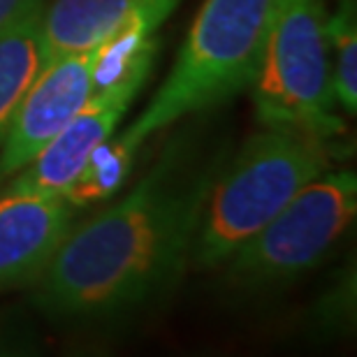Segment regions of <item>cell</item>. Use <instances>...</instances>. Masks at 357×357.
<instances>
[{"instance_id": "obj_9", "label": "cell", "mask_w": 357, "mask_h": 357, "mask_svg": "<svg viewBox=\"0 0 357 357\" xmlns=\"http://www.w3.org/2000/svg\"><path fill=\"white\" fill-rule=\"evenodd\" d=\"M181 0H135L96 47L93 96L132 98L146 84L155 59V33Z\"/></svg>"}, {"instance_id": "obj_4", "label": "cell", "mask_w": 357, "mask_h": 357, "mask_svg": "<svg viewBox=\"0 0 357 357\" xmlns=\"http://www.w3.org/2000/svg\"><path fill=\"white\" fill-rule=\"evenodd\" d=\"M355 211V174L327 169L220 265L223 285L251 297L290 285L330 255Z\"/></svg>"}, {"instance_id": "obj_2", "label": "cell", "mask_w": 357, "mask_h": 357, "mask_svg": "<svg viewBox=\"0 0 357 357\" xmlns=\"http://www.w3.org/2000/svg\"><path fill=\"white\" fill-rule=\"evenodd\" d=\"M332 139L265 128L223 160L206 192L190 262L216 269L332 165Z\"/></svg>"}, {"instance_id": "obj_3", "label": "cell", "mask_w": 357, "mask_h": 357, "mask_svg": "<svg viewBox=\"0 0 357 357\" xmlns=\"http://www.w3.org/2000/svg\"><path fill=\"white\" fill-rule=\"evenodd\" d=\"M278 0H204L172 73L123 132L135 144L246 91L258 77Z\"/></svg>"}, {"instance_id": "obj_11", "label": "cell", "mask_w": 357, "mask_h": 357, "mask_svg": "<svg viewBox=\"0 0 357 357\" xmlns=\"http://www.w3.org/2000/svg\"><path fill=\"white\" fill-rule=\"evenodd\" d=\"M42 14L45 5L31 10L0 35V146L28 86L42 68Z\"/></svg>"}, {"instance_id": "obj_8", "label": "cell", "mask_w": 357, "mask_h": 357, "mask_svg": "<svg viewBox=\"0 0 357 357\" xmlns=\"http://www.w3.org/2000/svg\"><path fill=\"white\" fill-rule=\"evenodd\" d=\"M130 102L132 100L123 96H91L86 107L28 165L0 183V192L63 197L89 153L102 139L112 137Z\"/></svg>"}, {"instance_id": "obj_1", "label": "cell", "mask_w": 357, "mask_h": 357, "mask_svg": "<svg viewBox=\"0 0 357 357\" xmlns=\"http://www.w3.org/2000/svg\"><path fill=\"white\" fill-rule=\"evenodd\" d=\"M225 151L172 142L126 197L73 227L35 281V306L56 320H109L162 297L190 262L206 192Z\"/></svg>"}, {"instance_id": "obj_6", "label": "cell", "mask_w": 357, "mask_h": 357, "mask_svg": "<svg viewBox=\"0 0 357 357\" xmlns=\"http://www.w3.org/2000/svg\"><path fill=\"white\" fill-rule=\"evenodd\" d=\"M96 49L45 63L21 100L10 132L0 146V183L28 165L93 96Z\"/></svg>"}, {"instance_id": "obj_5", "label": "cell", "mask_w": 357, "mask_h": 357, "mask_svg": "<svg viewBox=\"0 0 357 357\" xmlns=\"http://www.w3.org/2000/svg\"><path fill=\"white\" fill-rule=\"evenodd\" d=\"M327 0H278L258 77L255 112L265 128L334 139L344 132L332 91Z\"/></svg>"}, {"instance_id": "obj_13", "label": "cell", "mask_w": 357, "mask_h": 357, "mask_svg": "<svg viewBox=\"0 0 357 357\" xmlns=\"http://www.w3.org/2000/svg\"><path fill=\"white\" fill-rule=\"evenodd\" d=\"M327 49L334 100L348 114L357 112V10L355 0H339L327 14Z\"/></svg>"}, {"instance_id": "obj_12", "label": "cell", "mask_w": 357, "mask_h": 357, "mask_svg": "<svg viewBox=\"0 0 357 357\" xmlns=\"http://www.w3.org/2000/svg\"><path fill=\"white\" fill-rule=\"evenodd\" d=\"M139 146L142 144H135L126 135H119L114 139H102L89 153L84 167L79 169V174H77L73 185L63 197L75 209L114 197L130 176Z\"/></svg>"}, {"instance_id": "obj_7", "label": "cell", "mask_w": 357, "mask_h": 357, "mask_svg": "<svg viewBox=\"0 0 357 357\" xmlns=\"http://www.w3.org/2000/svg\"><path fill=\"white\" fill-rule=\"evenodd\" d=\"M66 197L0 192V290L33 285L75 227Z\"/></svg>"}, {"instance_id": "obj_14", "label": "cell", "mask_w": 357, "mask_h": 357, "mask_svg": "<svg viewBox=\"0 0 357 357\" xmlns=\"http://www.w3.org/2000/svg\"><path fill=\"white\" fill-rule=\"evenodd\" d=\"M40 5H47V0H0V35Z\"/></svg>"}, {"instance_id": "obj_10", "label": "cell", "mask_w": 357, "mask_h": 357, "mask_svg": "<svg viewBox=\"0 0 357 357\" xmlns=\"http://www.w3.org/2000/svg\"><path fill=\"white\" fill-rule=\"evenodd\" d=\"M135 0H54L42 14V66L59 56L96 49Z\"/></svg>"}]
</instances>
